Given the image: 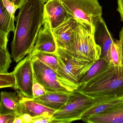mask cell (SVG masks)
I'll return each instance as SVG.
<instances>
[{"mask_svg":"<svg viewBox=\"0 0 123 123\" xmlns=\"http://www.w3.org/2000/svg\"><path fill=\"white\" fill-rule=\"evenodd\" d=\"M45 3L43 0H25L19 8L11 43L12 57L16 62L33 50L39 30L45 23Z\"/></svg>","mask_w":123,"mask_h":123,"instance_id":"1","label":"cell"},{"mask_svg":"<svg viewBox=\"0 0 123 123\" xmlns=\"http://www.w3.org/2000/svg\"><path fill=\"white\" fill-rule=\"evenodd\" d=\"M76 91L94 99L123 98V66L110 65Z\"/></svg>","mask_w":123,"mask_h":123,"instance_id":"2","label":"cell"},{"mask_svg":"<svg viewBox=\"0 0 123 123\" xmlns=\"http://www.w3.org/2000/svg\"><path fill=\"white\" fill-rule=\"evenodd\" d=\"M95 99L75 90L69 95L65 104L52 116L51 123H69L81 120L83 114L90 108Z\"/></svg>","mask_w":123,"mask_h":123,"instance_id":"3","label":"cell"},{"mask_svg":"<svg viewBox=\"0 0 123 123\" xmlns=\"http://www.w3.org/2000/svg\"><path fill=\"white\" fill-rule=\"evenodd\" d=\"M72 18L90 26L94 34L102 18V7L98 0H60Z\"/></svg>","mask_w":123,"mask_h":123,"instance_id":"4","label":"cell"},{"mask_svg":"<svg viewBox=\"0 0 123 123\" xmlns=\"http://www.w3.org/2000/svg\"><path fill=\"white\" fill-rule=\"evenodd\" d=\"M66 51L75 57L93 62L100 59L101 54L90 26L79 21L74 48L71 51Z\"/></svg>","mask_w":123,"mask_h":123,"instance_id":"5","label":"cell"},{"mask_svg":"<svg viewBox=\"0 0 123 123\" xmlns=\"http://www.w3.org/2000/svg\"><path fill=\"white\" fill-rule=\"evenodd\" d=\"M56 53L59 62L57 74L68 82L78 86L81 78L94 62L75 57L60 48H58Z\"/></svg>","mask_w":123,"mask_h":123,"instance_id":"6","label":"cell"},{"mask_svg":"<svg viewBox=\"0 0 123 123\" xmlns=\"http://www.w3.org/2000/svg\"><path fill=\"white\" fill-rule=\"evenodd\" d=\"M33 67L35 79L44 86L47 92L70 93L78 87V86L62 78L56 72L38 60L33 59Z\"/></svg>","mask_w":123,"mask_h":123,"instance_id":"7","label":"cell"},{"mask_svg":"<svg viewBox=\"0 0 123 123\" xmlns=\"http://www.w3.org/2000/svg\"><path fill=\"white\" fill-rule=\"evenodd\" d=\"M13 73L16 79L14 88L18 95L22 98L33 99L34 75L31 54L18 62Z\"/></svg>","mask_w":123,"mask_h":123,"instance_id":"8","label":"cell"},{"mask_svg":"<svg viewBox=\"0 0 123 123\" xmlns=\"http://www.w3.org/2000/svg\"><path fill=\"white\" fill-rule=\"evenodd\" d=\"M78 21L73 18L67 19L59 26L53 30L58 48L70 52L75 43Z\"/></svg>","mask_w":123,"mask_h":123,"instance_id":"9","label":"cell"},{"mask_svg":"<svg viewBox=\"0 0 123 123\" xmlns=\"http://www.w3.org/2000/svg\"><path fill=\"white\" fill-rule=\"evenodd\" d=\"M57 49L58 47L53 29L46 15L45 23L43 26L39 30L33 52L56 53Z\"/></svg>","mask_w":123,"mask_h":123,"instance_id":"10","label":"cell"},{"mask_svg":"<svg viewBox=\"0 0 123 123\" xmlns=\"http://www.w3.org/2000/svg\"><path fill=\"white\" fill-rule=\"evenodd\" d=\"M45 10L53 30L72 18L60 0H49L45 4Z\"/></svg>","mask_w":123,"mask_h":123,"instance_id":"11","label":"cell"},{"mask_svg":"<svg viewBox=\"0 0 123 123\" xmlns=\"http://www.w3.org/2000/svg\"><path fill=\"white\" fill-rule=\"evenodd\" d=\"M81 120L87 123H123V100L103 113Z\"/></svg>","mask_w":123,"mask_h":123,"instance_id":"12","label":"cell"},{"mask_svg":"<svg viewBox=\"0 0 123 123\" xmlns=\"http://www.w3.org/2000/svg\"><path fill=\"white\" fill-rule=\"evenodd\" d=\"M94 35L96 44L101 49L100 58L104 59L108 62L109 51L115 40L113 38L109 31L103 18L96 26Z\"/></svg>","mask_w":123,"mask_h":123,"instance_id":"13","label":"cell"},{"mask_svg":"<svg viewBox=\"0 0 123 123\" xmlns=\"http://www.w3.org/2000/svg\"><path fill=\"white\" fill-rule=\"evenodd\" d=\"M0 115L14 114L19 117V109L22 98L16 93L2 91L0 93Z\"/></svg>","mask_w":123,"mask_h":123,"instance_id":"14","label":"cell"},{"mask_svg":"<svg viewBox=\"0 0 123 123\" xmlns=\"http://www.w3.org/2000/svg\"><path fill=\"white\" fill-rule=\"evenodd\" d=\"M70 93L47 91L43 95L32 99L37 103L57 111L60 109L67 103Z\"/></svg>","mask_w":123,"mask_h":123,"instance_id":"15","label":"cell"},{"mask_svg":"<svg viewBox=\"0 0 123 123\" xmlns=\"http://www.w3.org/2000/svg\"><path fill=\"white\" fill-rule=\"evenodd\" d=\"M20 111L21 116L24 114L27 113L34 118L41 116H51L56 111L37 103L32 99L23 98Z\"/></svg>","mask_w":123,"mask_h":123,"instance_id":"16","label":"cell"},{"mask_svg":"<svg viewBox=\"0 0 123 123\" xmlns=\"http://www.w3.org/2000/svg\"><path fill=\"white\" fill-rule=\"evenodd\" d=\"M95 103L83 114L82 119L104 112L123 100V98L95 99Z\"/></svg>","mask_w":123,"mask_h":123,"instance_id":"17","label":"cell"},{"mask_svg":"<svg viewBox=\"0 0 123 123\" xmlns=\"http://www.w3.org/2000/svg\"><path fill=\"white\" fill-rule=\"evenodd\" d=\"M110 66L108 61L104 59L100 58L94 62L90 68L83 76L80 81L78 86L87 82L98 75Z\"/></svg>","mask_w":123,"mask_h":123,"instance_id":"18","label":"cell"},{"mask_svg":"<svg viewBox=\"0 0 123 123\" xmlns=\"http://www.w3.org/2000/svg\"><path fill=\"white\" fill-rule=\"evenodd\" d=\"M0 32L8 35L10 31L14 33L16 29L14 21L16 19L6 9L2 0H0Z\"/></svg>","mask_w":123,"mask_h":123,"instance_id":"19","label":"cell"},{"mask_svg":"<svg viewBox=\"0 0 123 123\" xmlns=\"http://www.w3.org/2000/svg\"><path fill=\"white\" fill-rule=\"evenodd\" d=\"M32 59H36L57 72L59 67L58 56L56 53L33 52Z\"/></svg>","mask_w":123,"mask_h":123,"instance_id":"20","label":"cell"},{"mask_svg":"<svg viewBox=\"0 0 123 123\" xmlns=\"http://www.w3.org/2000/svg\"><path fill=\"white\" fill-rule=\"evenodd\" d=\"M108 62L111 66H122L119 40H115L111 46L108 54Z\"/></svg>","mask_w":123,"mask_h":123,"instance_id":"21","label":"cell"},{"mask_svg":"<svg viewBox=\"0 0 123 123\" xmlns=\"http://www.w3.org/2000/svg\"><path fill=\"white\" fill-rule=\"evenodd\" d=\"M11 56L7 47L0 48V73H7L12 63Z\"/></svg>","mask_w":123,"mask_h":123,"instance_id":"22","label":"cell"},{"mask_svg":"<svg viewBox=\"0 0 123 123\" xmlns=\"http://www.w3.org/2000/svg\"><path fill=\"white\" fill-rule=\"evenodd\" d=\"M16 84V79L13 72L10 73H0V88L13 87Z\"/></svg>","mask_w":123,"mask_h":123,"instance_id":"23","label":"cell"},{"mask_svg":"<svg viewBox=\"0 0 123 123\" xmlns=\"http://www.w3.org/2000/svg\"><path fill=\"white\" fill-rule=\"evenodd\" d=\"M47 92L45 88L41 84L37 81L34 77L33 86V93L34 98H37L43 95Z\"/></svg>","mask_w":123,"mask_h":123,"instance_id":"24","label":"cell"},{"mask_svg":"<svg viewBox=\"0 0 123 123\" xmlns=\"http://www.w3.org/2000/svg\"><path fill=\"white\" fill-rule=\"evenodd\" d=\"M2 1L6 10L13 18L16 19L15 16V13L16 10L18 9V7L15 5L13 3L9 0H2Z\"/></svg>","mask_w":123,"mask_h":123,"instance_id":"25","label":"cell"},{"mask_svg":"<svg viewBox=\"0 0 123 123\" xmlns=\"http://www.w3.org/2000/svg\"><path fill=\"white\" fill-rule=\"evenodd\" d=\"M16 117V116L12 114L0 115V123H13Z\"/></svg>","mask_w":123,"mask_h":123,"instance_id":"26","label":"cell"},{"mask_svg":"<svg viewBox=\"0 0 123 123\" xmlns=\"http://www.w3.org/2000/svg\"><path fill=\"white\" fill-rule=\"evenodd\" d=\"M51 116H41L33 118L32 123H50L51 121Z\"/></svg>","mask_w":123,"mask_h":123,"instance_id":"27","label":"cell"},{"mask_svg":"<svg viewBox=\"0 0 123 123\" xmlns=\"http://www.w3.org/2000/svg\"><path fill=\"white\" fill-rule=\"evenodd\" d=\"M8 34L0 32V48L7 47L8 39Z\"/></svg>","mask_w":123,"mask_h":123,"instance_id":"28","label":"cell"},{"mask_svg":"<svg viewBox=\"0 0 123 123\" xmlns=\"http://www.w3.org/2000/svg\"><path fill=\"white\" fill-rule=\"evenodd\" d=\"M119 43L121 47V54L122 64L123 66V27L119 33Z\"/></svg>","mask_w":123,"mask_h":123,"instance_id":"29","label":"cell"},{"mask_svg":"<svg viewBox=\"0 0 123 123\" xmlns=\"http://www.w3.org/2000/svg\"><path fill=\"white\" fill-rule=\"evenodd\" d=\"M23 123H32L33 118L28 114L24 113L21 116Z\"/></svg>","mask_w":123,"mask_h":123,"instance_id":"30","label":"cell"},{"mask_svg":"<svg viewBox=\"0 0 123 123\" xmlns=\"http://www.w3.org/2000/svg\"><path fill=\"white\" fill-rule=\"evenodd\" d=\"M118 8L117 10L120 14L121 20L123 21V0H117Z\"/></svg>","mask_w":123,"mask_h":123,"instance_id":"31","label":"cell"},{"mask_svg":"<svg viewBox=\"0 0 123 123\" xmlns=\"http://www.w3.org/2000/svg\"><path fill=\"white\" fill-rule=\"evenodd\" d=\"M11 2L13 3L16 6L18 7V9L21 7L22 5L23 4L25 0H9Z\"/></svg>","mask_w":123,"mask_h":123,"instance_id":"32","label":"cell"},{"mask_svg":"<svg viewBox=\"0 0 123 123\" xmlns=\"http://www.w3.org/2000/svg\"><path fill=\"white\" fill-rule=\"evenodd\" d=\"M13 123H23L21 117H16L13 121Z\"/></svg>","mask_w":123,"mask_h":123,"instance_id":"33","label":"cell"},{"mask_svg":"<svg viewBox=\"0 0 123 123\" xmlns=\"http://www.w3.org/2000/svg\"><path fill=\"white\" fill-rule=\"evenodd\" d=\"M44 1V2H47V1L49 0H43Z\"/></svg>","mask_w":123,"mask_h":123,"instance_id":"34","label":"cell"},{"mask_svg":"<svg viewBox=\"0 0 123 123\" xmlns=\"http://www.w3.org/2000/svg\"></svg>","mask_w":123,"mask_h":123,"instance_id":"35","label":"cell"}]
</instances>
